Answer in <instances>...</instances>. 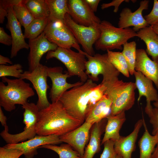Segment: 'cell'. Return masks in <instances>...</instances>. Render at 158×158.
<instances>
[{
    "label": "cell",
    "mask_w": 158,
    "mask_h": 158,
    "mask_svg": "<svg viewBox=\"0 0 158 158\" xmlns=\"http://www.w3.org/2000/svg\"><path fill=\"white\" fill-rule=\"evenodd\" d=\"M135 70L152 81L158 89V61L151 60L143 49H137Z\"/></svg>",
    "instance_id": "d6986e66"
},
{
    "label": "cell",
    "mask_w": 158,
    "mask_h": 158,
    "mask_svg": "<svg viewBox=\"0 0 158 158\" xmlns=\"http://www.w3.org/2000/svg\"><path fill=\"white\" fill-rule=\"evenodd\" d=\"M99 28L100 35L94 44L95 49L98 50H121L123 49L122 46L128 40L137 35V32L133 29L117 28L105 20L101 21Z\"/></svg>",
    "instance_id": "5b68a950"
},
{
    "label": "cell",
    "mask_w": 158,
    "mask_h": 158,
    "mask_svg": "<svg viewBox=\"0 0 158 158\" xmlns=\"http://www.w3.org/2000/svg\"><path fill=\"white\" fill-rule=\"evenodd\" d=\"M30 51L28 59L29 71H32L40 64L42 56L51 51H54L58 47L50 42L46 37L43 32L37 38L29 40Z\"/></svg>",
    "instance_id": "2e32d148"
},
{
    "label": "cell",
    "mask_w": 158,
    "mask_h": 158,
    "mask_svg": "<svg viewBox=\"0 0 158 158\" xmlns=\"http://www.w3.org/2000/svg\"><path fill=\"white\" fill-rule=\"evenodd\" d=\"M0 42L6 45H12V40L11 36L5 32L3 27H0Z\"/></svg>",
    "instance_id": "f35d334b"
},
{
    "label": "cell",
    "mask_w": 158,
    "mask_h": 158,
    "mask_svg": "<svg viewBox=\"0 0 158 158\" xmlns=\"http://www.w3.org/2000/svg\"><path fill=\"white\" fill-rule=\"evenodd\" d=\"M145 18L149 25L158 23V1L154 0L153 8L150 13L145 16Z\"/></svg>",
    "instance_id": "74e56055"
},
{
    "label": "cell",
    "mask_w": 158,
    "mask_h": 158,
    "mask_svg": "<svg viewBox=\"0 0 158 158\" xmlns=\"http://www.w3.org/2000/svg\"><path fill=\"white\" fill-rule=\"evenodd\" d=\"M63 21L78 43L81 45L83 51L90 56L94 55L95 54L93 46L100 35V24L89 26L79 24L68 13L66 14Z\"/></svg>",
    "instance_id": "ba28073f"
},
{
    "label": "cell",
    "mask_w": 158,
    "mask_h": 158,
    "mask_svg": "<svg viewBox=\"0 0 158 158\" xmlns=\"http://www.w3.org/2000/svg\"><path fill=\"white\" fill-rule=\"evenodd\" d=\"M87 59L85 65V73L89 79L93 81H98L99 75H116L118 76L120 73L109 61L107 53L96 54L90 56L84 52Z\"/></svg>",
    "instance_id": "8fae6325"
},
{
    "label": "cell",
    "mask_w": 158,
    "mask_h": 158,
    "mask_svg": "<svg viewBox=\"0 0 158 158\" xmlns=\"http://www.w3.org/2000/svg\"><path fill=\"white\" fill-rule=\"evenodd\" d=\"M151 26L153 30L158 35V23Z\"/></svg>",
    "instance_id": "7dc6e473"
},
{
    "label": "cell",
    "mask_w": 158,
    "mask_h": 158,
    "mask_svg": "<svg viewBox=\"0 0 158 158\" xmlns=\"http://www.w3.org/2000/svg\"><path fill=\"white\" fill-rule=\"evenodd\" d=\"M22 155L23 151L18 149L7 148L4 146L0 147V158H19Z\"/></svg>",
    "instance_id": "8d00e7d4"
},
{
    "label": "cell",
    "mask_w": 158,
    "mask_h": 158,
    "mask_svg": "<svg viewBox=\"0 0 158 158\" xmlns=\"http://www.w3.org/2000/svg\"><path fill=\"white\" fill-rule=\"evenodd\" d=\"M91 10L94 13L97 11L99 0H85Z\"/></svg>",
    "instance_id": "b9f144b4"
},
{
    "label": "cell",
    "mask_w": 158,
    "mask_h": 158,
    "mask_svg": "<svg viewBox=\"0 0 158 158\" xmlns=\"http://www.w3.org/2000/svg\"><path fill=\"white\" fill-rule=\"evenodd\" d=\"M121 52L127 62L130 75H133L135 71V65L136 58V42L133 41L126 42L123 45Z\"/></svg>",
    "instance_id": "4dcf8cb0"
},
{
    "label": "cell",
    "mask_w": 158,
    "mask_h": 158,
    "mask_svg": "<svg viewBox=\"0 0 158 158\" xmlns=\"http://www.w3.org/2000/svg\"><path fill=\"white\" fill-rule=\"evenodd\" d=\"M7 63L12 64V62L8 57L0 55V64L5 65Z\"/></svg>",
    "instance_id": "f6af8a7d"
},
{
    "label": "cell",
    "mask_w": 158,
    "mask_h": 158,
    "mask_svg": "<svg viewBox=\"0 0 158 158\" xmlns=\"http://www.w3.org/2000/svg\"><path fill=\"white\" fill-rule=\"evenodd\" d=\"M61 142L59 135H36L33 138L25 141L16 144H7L4 146L7 148L21 150L23 151L25 158H33L37 154V150L40 147L47 144L56 145Z\"/></svg>",
    "instance_id": "9a60e30c"
},
{
    "label": "cell",
    "mask_w": 158,
    "mask_h": 158,
    "mask_svg": "<svg viewBox=\"0 0 158 158\" xmlns=\"http://www.w3.org/2000/svg\"><path fill=\"white\" fill-rule=\"evenodd\" d=\"M0 82V106L7 111L16 109V105H23L35 92L29 83L21 78L10 79L1 78Z\"/></svg>",
    "instance_id": "277c9868"
},
{
    "label": "cell",
    "mask_w": 158,
    "mask_h": 158,
    "mask_svg": "<svg viewBox=\"0 0 158 158\" xmlns=\"http://www.w3.org/2000/svg\"><path fill=\"white\" fill-rule=\"evenodd\" d=\"M103 144L104 148L100 158H116L117 154L114 149V141L109 140Z\"/></svg>",
    "instance_id": "d590c367"
},
{
    "label": "cell",
    "mask_w": 158,
    "mask_h": 158,
    "mask_svg": "<svg viewBox=\"0 0 158 158\" xmlns=\"http://www.w3.org/2000/svg\"><path fill=\"white\" fill-rule=\"evenodd\" d=\"M22 65L19 63L11 66L0 65V77L11 76L20 78L23 72Z\"/></svg>",
    "instance_id": "836d02e7"
},
{
    "label": "cell",
    "mask_w": 158,
    "mask_h": 158,
    "mask_svg": "<svg viewBox=\"0 0 158 158\" xmlns=\"http://www.w3.org/2000/svg\"><path fill=\"white\" fill-rule=\"evenodd\" d=\"M26 0H0V6L7 10L13 6L25 4Z\"/></svg>",
    "instance_id": "ab89813d"
},
{
    "label": "cell",
    "mask_w": 158,
    "mask_h": 158,
    "mask_svg": "<svg viewBox=\"0 0 158 158\" xmlns=\"http://www.w3.org/2000/svg\"><path fill=\"white\" fill-rule=\"evenodd\" d=\"M133 75L135 78V83L139 92L138 101L139 102L143 96L146 98V105H151V101H158V93L153 86L152 81L140 71H135Z\"/></svg>",
    "instance_id": "44dd1931"
},
{
    "label": "cell",
    "mask_w": 158,
    "mask_h": 158,
    "mask_svg": "<svg viewBox=\"0 0 158 158\" xmlns=\"http://www.w3.org/2000/svg\"><path fill=\"white\" fill-rule=\"evenodd\" d=\"M105 86L88 79L83 84L65 92L59 101L66 111L83 123L95 104L103 97Z\"/></svg>",
    "instance_id": "6da1fadb"
},
{
    "label": "cell",
    "mask_w": 158,
    "mask_h": 158,
    "mask_svg": "<svg viewBox=\"0 0 158 158\" xmlns=\"http://www.w3.org/2000/svg\"><path fill=\"white\" fill-rule=\"evenodd\" d=\"M107 51L110 62L120 73L126 77H129L130 74L128 64L122 53L110 50Z\"/></svg>",
    "instance_id": "f546056e"
},
{
    "label": "cell",
    "mask_w": 158,
    "mask_h": 158,
    "mask_svg": "<svg viewBox=\"0 0 158 158\" xmlns=\"http://www.w3.org/2000/svg\"><path fill=\"white\" fill-rule=\"evenodd\" d=\"M116 158H122L121 156L117 155Z\"/></svg>",
    "instance_id": "681fc988"
},
{
    "label": "cell",
    "mask_w": 158,
    "mask_h": 158,
    "mask_svg": "<svg viewBox=\"0 0 158 158\" xmlns=\"http://www.w3.org/2000/svg\"><path fill=\"white\" fill-rule=\"evenodd\" d=\"M8 15L7 10H6L0 6V23H4L6 17Z\"/></svg>",
    "instance_id": "7bdbcfd3"
},
{
    "label": "cell",
    "mask_w": 158,
    "mask_h": 158,
    "mask_svg": "<svg viewBox=\"0 0 158 158\" xmlns=\"http://www.w3.org/2000/svg\"><path fill=\"white\" fill-rule=\"evenodd\" d=\"M149 1L144 0L140 3V6L134 12L128 8H123L120 14L118 27L124 29L133 26V29L137 32L140 29L150 26L143 16L142 12L148 8Z\"/></svg>",
    "instance_id": "4fadbf2b"
},
{
    "label": "cell",
    "mask_w": 158,
    "mask_h": 158,
    "mask_svg": "<svg viewBox=\"0 0 158 158\" xmlns=\"http://www.w3.org/2000/svg\"><path fill=\"white\" fill-rule=\"evenodd\" d=\"M107 122V119L105 118L93 125L89 142L83 158H93L94 155L100 151L101 136L105 131Z\"/></svg>",
    "instance_id": "603a6c76"
},
{
    "label": "cell",
    "mask_w": 158,
    "mask_h": 158,
    "mask_svg": "<svg viewBox=\"0 0 158 158\" xmlns=\"http://www.w3.org/2000/svg\"><path fill=\"white\" fill-rule=\"evenodd\" d=\"M118 76L108 75L103 76L101 83L105 87L104 94L112 100L110 114L115 115L130 109L135 100V83L124 82Z\"/></svg>",
    "instance_id": "3957f363"
},
{
    "label": "cell",
    "mask_w": 158,
    "mask_h": 158,
    "mask_svg": "<svg viewBox=\"0 0 158 158\" xmlns=\"http://www.w3.org/2000/svg\"><path fill=\"white\" fill-rule=\"evenodd\" d=\"M83 123L69 114L58 101L40 111L36 133L37 135H63Z\"/></svg>",
    "instance_id": "7a4b0ae2"
},
{
    "label": "cell",
    "mask_w": 158,
    "mask_h": 158,
    "mask_svg": "<svg viewBox=\"0 0 158 158\" xmlns=\"http://www.w3.org/2000/svg\"><path fill=\"white\" fill-rule=\"evenodd\" d=\"M68 4L69 15L77 23L86 26L100 24L101 21L85 0H68Z\"/></svg>",
    "instance_id": "5bb4252c"
},
{
    "label": "cell",
    "mask_w": 158,
    "mask_h": 158,
    "mask_svg": "<svg viewBox=\"0 0 158 158\" xmlns=\"http://www.w3.org/2000/svg\"><path fill=\"white\" fill-rule=\"evenodd\" d=\"M43 32L50 42L58 47L67 49L72 47L78 52L83 51L81 50L79 43L63 21L49 20Z\"/></svg>",
    "instance_id": "9c48e42d"
},
{
    "label": "cell",
    "mask_w": 158,
    "mask_h": 158,
    "mask_svg": "<svg viewBox=\"0 0 158 158\" xmlns=\"http://www.w3.org/2000/svg\"><path fill=\"white\" fill-rule=\"evenodd\" d=\"M22 107L24 109L23 122L25 126L23 130L19 133L11 134L8 132V127L6 125L0 133L1 136L7 144L24 142L33 138L37 135L36 128L39 116V109L34 103L28 102Z\"/></svg>",
    "instance_id": "52a82bcc"
},
{
    "label": "cell",
    "mask_w": 158,
    "mask_h": 158,
    "mask_svg": "<svg viewBox=\"0 0 158 158\" xmlns=\"http://www.w3.org/2000/svg\"><path fill=\"white\" fill-rule=\"evenodd\" d=\"M136 37L145 43L146 51L151 56L152 60L158 61V35L150 25L140 29L137 32Z\"/></svg>",
    "instance_id": "d4e9b609"
},
{
    "label": "cell",
    "mask_w": 158,
    "mask_h": 158,
    "mask_svg": "<svg viewBox=\"0 0 158 158\" xmlns=\"http://www.w3.org/2000/svg\"><path fill=\"white\" fill-rule=\"evenodd\" d=\"M49 11V20L63 21L66 14H69L68 0H46Z\"/></svg>",
    "instance_id": "4316f807"
},
{
    "label": "cell",
    "mask_w": 158,
    "mask_h": 158,
    "mask_svg": "<svg viewBox=\"0 0 158 158\" xmlns=\"http://www.w3.org/2000/svg\"><path fill=\"white\" fill-rule=\"evenodd\" d=\"M12 7L16 18L24 28L35 18L25 4L14 6Z\"/></svg>",
    "instance_id": "d6a6232c"
},
{
    "label": "cell",
    "mask_w": 158,
    "mask_h": 158,
    "mask_svg": "<svg viewBox=\"0 0 158 158\" xmlns=\"http://www.w3.org/2000/svg\"><path fill=\"white\" fill-rule=\"evenodd\" d=\"M143 123V119L139 120L129 135L126 137L121 136L118 140L114 141V149L117 155L122 158H131L132 153L135 149L138 133Z\"/></svg>",
    "instance_id": "ffe728a7"
},
{
    "label": "cell",
    "mask_w": 158,
    "mask_h": 158,
    "mask_svg": "<svg viewBox=\"0 0 158 158\" xmlns=\"http://www.w3.org/2000/svg\"><path fill=\"white\" fill-rule=\"evenodd\" d=\"M84 52H76L71 49L58 47L54 51L48 52L46 55L47 60L56 58L66 67L71 77L77 76L81 81L85 83L88 77L85 73V65L87 60Z\"/></svg>",
    "instance_id": "8992f818"
},
{
    "label": "cell",
    "mask_w": 158,
    "mask_h": 158,
    "mask_svg": "<svg viewBox=\"0 0 158 158\" xmlns=\"http://www.w3.org/2000/svg\"><path fill=\"white\" fill-rule=\"evenodd\" d=\"M47 74L52 82L49 93L52 103L59 101L62 95L68 89L84 83L80 81L73 83H68L67 79L71 76L67 72L63 73V68L61 66L48 67Z\"/></svg>",
    "instance_id": "7c38bea8"
},
{
    "label": "cell",
    "mask_w": 158,
    "mask_h": 158,
    "mask_svg": "<svg viewBox=\"0 0 158 158\" xmlns=\"http://www.w3.org/2000/svg\"><path fill=\"white\" fill-rule=\"evenodd\" d=\"M52 150L59 155V158H82L79 153L69 144H62L60 146L47 144L40 147Z\"/></svg>",
    "instance_id": "1f68e13d"
},
{
    "label": "cell",
    "mask_w": 158,
    "mask_h": 158,
    "mask_svg": "<svg viewBox=\"0 0 158 158\" xmlns=\"http://www.w3.org/2000/svg\"><path fill=\"white\" fill-rule=\"evenodd\" d=\"M47 67L40 63L32 71L23 72L20 78L28 80L32 83L38 96L36 105L40 111L48 107L51 104L47 96V91L49 88L47 82Z\"/></svg>",
    "instance_id": "30bf717a"
},
{
    "label": "cell",
    "mask_w": 158,
    "mask_h": 158,
    "mask_svg": "<svg viewBox=\"0 0 158 158\" xmlns=\"http://www.w3.org/2000/svg\"><path fill=\"white\" fill-rule=\"evenodd\" d=\"M143 120V125L145 131L139 140L140 158H151L152 154L158 142V131L154 135L149 133Z\"/></svg>",
    "instance_id": "484cf974"
},
{
    "label": "cell",
    "mask_w": 158,
    "mask_h": 158,
    "mask_svg": "<svg viewBox=\"0 0 158 158\" xmlns=\"http://www.w3.org/2000/svg\"><path fill=\"white\" fill-rule=\"evenodd\" d=\"M145 111L150 118V122L152 124V135H155L158 131V108H153L151 105L146 106Z\"/></svg>",
    "instance_id": "e575fe53"
},
{
    "label": "cell",
    "mask_w": 158,
    "mask_h": 158,
    "mask_svg": "<svg viewBox=\"0 0 158 158\" xmlns=\"http://www.w3.org/2000/svg\"><path fill=\"white\" fill-rule=\"evenodd\" d=\"M12 7L7 9V22L6 25V28L11 32L12 40L10 53L11 58L16 57L21 49L29 48V44L26 42L24 35L22 32L21 25L16 18Z\"/></svg>",
    "instance_id": "ac0fdd59"
},
{
    "label": "cell",
    "mask_w": 158,
    "mask_h": 158,
    "mask_svg": "<svg viewBox=\"0 0 158 158\" xmlns=\"http://www.w3.org/2000/svg\"><path fill=\"white\" fill-rule=\"evenodd\" d=\"M151 158H158V142L154 148Z\"/></svg>",
    "instance_id": "bcb514c9"
},
{
    "label": "cell",
    "mask_w": 158,
    "mask_h": 158,
    "mask_svg": "<svg viewBox=\"0 0 158 158\" xmlns=\"http://www.w3.org/2000/svg\"><path fill=\"white\" fill-rule=\"evenodd\" d=\"M48 22V17L35 18L24 28L25 38L31 40L37 37L43 32Z\"/></svg>",
    "instance_id": "83f0119b"
},
{
    "label": "cell",
    "mask_w": 158,
    "mask_h": 158,
    "mask_svg": "<svg viewBox=\"0 0 158 158\" xmlns=\"http://www.w3.org/2000/svg\"><path fill=\"white\" fill-rule=\"evenodd\" d=\"M128 0H113L111 2L108 3H103L101 5V8L102 9H104L109 7L113 6L114 7V12L117 13L119 7L121 3L124 2H129Z\"/></svg>",
    "instance_id": "60d3db41"
},
{
    "label": "cell",
    "mask_w": 158,
    "mask_h": 158,
    "mask_svg": "<svg viewBox=\"0 0 158 158\" xmlns=\"http://www.w3.org/2000/svg\"><path fill=\"white\" fill-rule=\"evenodd\" d=\"M112 104L111 99L104 94L91 109L85 121L93 125L106 118L110 113Z\"/></svg>",
    "instance_id": "cb8c5ba5"
},
{
    "label": "cell",
    "mask_w": 158,
    "mask_h": 158,
    "mask_svg": "<svg viewBox=\"0 0 158 158\" xmlns=\"http://www.w3.org/2000/svg\"><path fill=\"white\" fill-rule=\"evenodd\" d=\"M153 104L155 107L158 108V101L154 102Z\"/></svg>",
    "instance_id": "c3c4849f"
},
{
    "label": "cell",
    "mask_w": 158,
    "mask_h": 158,
    "mask_svg": "<svg viewBox=\"0 0 158 158\" xmlns=\"http://www.w3.org/2000/svg\"><path fill=\"white\" fill-rule=\"evenodd\" d=\"M7 118L4 115L1 108L0 107V121L1 124L3 126L5 127L7 125L6 123Z\"/></svg>",
    "instance_id": "ee69618b"
},
{
    "label": "cell",
    "mask_w": 158,
    "mask_h": 158,
    "mask_svg": "<svg viewBox=\"0 0 158 158\" xmlns=\"http://www.w3.org/2000/svg\"><path fill=\"white\" fill-rule=\"evenodd\" d=\"M25 5L35 18H48L49 7L46 0H26Z\"/></svg>",
    "instance_id": "f1b7e54d"
},
{
    "label": "cell",
    "mask_w": 158,
    "mask_h": 158,
    "mask_svg": "<svg viewBox=\"0 0 158 158\" xmlns=\"http://www.w3.org/2000/svg\"><path fill=\"white\" fill-rule=\"evenodd\" d=\"M93 124L86 121L80 126L63 135L59 136L62 142L70 145L83 158L84 149L89 140L90 130Z\"/></svg>",
    "instance_id": "e0dca14e"
},
{
    "label": "cell",
    "mask_w": 158,
    "mask_h": 158,
    "mask_svg": "<svg viewBox=\"0 0 158 158\" xmlns=\"http://www.w3.org/2000/svg\"><path fill=\"white\" fill-rule=\"evenodd\" d=\"M106 118L107 122L101 144L108 140L115 141L120 138V130L126 120L125 111H122L114 116L109 114Z\"/></svg>",
    "instance_id": "7402d4cb"
}]
</instances>
